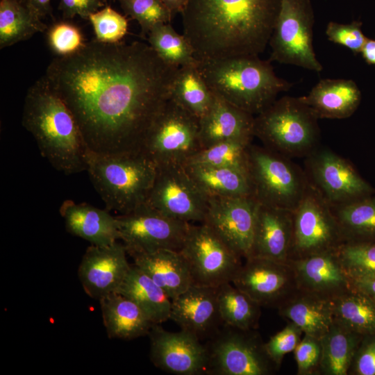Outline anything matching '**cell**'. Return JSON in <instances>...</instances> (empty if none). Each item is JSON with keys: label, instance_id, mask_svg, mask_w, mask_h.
<instances>
[{"label": "cell", "instance_id": "obj_26", "mask_svg": "<svg viewBox=\"0 0 375 375\" xmlns=\"http://www.w3.org/2000/svg\"><path fill=\"white\" fill-rule=\"evenodd\" d=\"M130 256L133 264L159 285L172 300L192 284L188 264L179 251L162 249Z\"/></svg>", "mask_w": 375, "mask_h": 375}, {"label": "cell", "instance_id": "obj_4", "mask_svg": "<svg viewBox=\"0 0 375 375\" xmlns=\"http://www.w3.org/2000/svg\"><path fill=\"white\" fill-rule=\"evenodd\" d=\"M197 67L213 94L253 115L292 85L276 75L269 60L258 56L198 61Z\"/></svg>", "mask_w": 375, "mask_h": 375}, {"label": "cell", "instance_id": "obj_42", "mask_svg": "<svg viewBox=\"0 0 375 375\" xmlns=\"http://www.w3.org/2000/svg\"><path fill=\"white\" fill-rule=\"evenodd\" d=\"M88 20L92 25L96 40L101 42H119L127 32L126 17L109 6L90 15Z\"/></svg>", "mask_w": 375, "mask_h": 375}, {"label": "cell", "instance_id": "obj_18", "mask_svg": "<svg viewBox=\"0 0 375 375\" xmlns=\"http://www.w3.org/2000/svg\"><path fill=\"white\" fill-rule=\"evenodd\" d=\"M148 335L150 358L156 367L176 375L206 374L205 344L194 335L182 329L168 331L153 324Z\"/></svg>", "mask_w": 375, "mask_h": 375}, {"label": "cell", "instance_id": "obj_23", "mask_svg": "<svg viewBox=\"0 0 375 375\" xmlns=\"http://www.w3.org/2000/svg\"><path fill=\"white\" fill-rule=\"evenodd\" d=\"M199 135L201 149L231 140L251 142L254 116L214 94L211 106L199 119Z\"/></svg>", "mask_w": 375, "mask_h": 375}, {"label": "cell", "instance_id": "obj_17", "mask_svg": "<svg viewBox=\"0 0 375 375\" xmlns=\"http://www.w3.org/2000/svg\"><path fill=\"white\" fill-rule=\"evenodd\" d=\"M258 201L253 196L208 198L203 222L240 258L251 253Z\"/></svg>", "mask_w": 375, "mask_h": 375}, {"label": "cell", "instance_id": "obj_2", "mask_svg": "<svg viewBox=\"0 0 375 375\" xmlns=\"http://www.w3.org/2000/svg\"><path fill=\"white\" fill-rule=\"evenodd\" d=\"M281 0H187L183 35L198 61L258 56L274 30Z\"/></svg>", "mask_w": 375, "mask_h": 375}, {"label": "cell", "instance_id": "obj_50", "mask_svg": "<svg viewBox=\"0 0 375 375\" xmlns=\"http://www.w3.org/2000/svg\"><path fill=\"white\" fill-rule=\"evenodd\" d=\"M31 3L42 17L47 15L52 16V8L50 0H29Z\"/></svg>", "mask_w": 375, "mask_h": 375}, {"label": "cell", "instance_id": "obj_41", "mask_svg": "<svg viewBox=\"0 0 375 375\" xmlns=\"http://www.w3.org/2000/svg\"><path fill=\"white\" fill-rule=\"evenodd\" d=\"M336 253L348 274H375V243L344 242Z\"/></svg>", "mask_w": 375, "mask_h": 375}, {"label": "cell", "instance_id": "obj_34", "mask_svg": "<svg viewBox=\"0 0 375 375\" xmlns=\"http://www.w3.org/2000/svg\"><path fill=\"white\" fill-rule=\"evenodd\" d=\"M169 99L200 119L211 106L214 94L197 65H193L178 69L170 87Z\"/></svg>", "mask_w": 375, "mask_h": 375}, {"label": "cell", "instance_id": "obj_32", "mask_svg": "<svg viewBox=\"0 0 375 375\" xmlns=\"http://www.w3.org/2000/svg\"><path fill=\"white\" fill-rule=\"evenodd\" d=\"M331 208L344 243H375V193Z\"/></svg>", "mask_w": 375, "mask_h": 375}, {"label": "cell", "instance_id": "obj_24", "mask_svg": "<svg viewBox=\"0 0 375 375\" xmlns=\"http://www.w3.org/2000/svg\"><path fill=\"white\" fill-rule=\"evenodd\" d=\"M67 231L92 245L108 246L119 240L115 216L87 203L65 200L60 207Z\"/></svg>", "mask_w": 375, "mask_h": 375}, {"label": "cell", "instance_id": "obj_30", "mask_svg": "<svg viewBox=\"0 0 375 375\" xmlns=\"http://www.w3.org/2000/svg\"><path fill=\"white\" fill-rule=\"evenodd\" d=\"M184 167L207 198L253 196L249 176L240 170L198 165Z\"/></svg>", "mask_w": 375, "mask_h": 375}, {"label": "cell", "instance_id": "obj_13", "mask_svg": "<svg viewBox=\"0 0 375 375\" xmlns=\"http://www.w3.org/2000/svg\"><path fill=\"white\" fill-rule=\"evenodd\" d=\"M115 218L119 240L128 255L162 249L179 251L191 224L168 217L147 203Z\"/></svg>", "mask_w": 375, "mask_h": 375}, {"label": "cell", "instance_id": "obj_51", "mask_svg": "<svg viewBox=\"0 0 375 375\" xmlns=\"http://www.w3.org/2000/svg\"><path fill=\"white\" fill-rule=\"evenodd\" d=\"M166 7L171 12L172 16L176 13H181L186 4L187 0H162Z\"/></svg>", "mask_w": 375, "mask_h": 375}, {"label": "cell", "instance_id": "obj_37", "mask_svg": "<svg viewBox=\"0 0 375 375\" xmlns=\"http://www.w3.org/2000/svg\"><path fill=\"white\" fill-rule=\"evenodd\" d=\"M148 36L150 47L166 63L176 67L198 64L190 42L169 23L157 24Z\"/></svg>", "mask_w": 375, "mask_h": 375}, {"label": "cell", "instance_id": "obj_38", "mask_svg": "<svg viewBox=\"0 0 375 375\" xmlns=\"http://www.w3.org/2000/svg\"><path fill=\"white\" fill-rule=\"evenodd\" d=\"M251 144V142L236 140L222 141L201 149L185 165H198L233 168L248 175L249 148Z\"/></svg>", "mask_w": 375, "mask_h": 375}, {"label": "cell", "instance_id": "obj_8", "mask_svg": "<svg viewBox=\"0 0 375 375\" xmlns=\"http://www.w3.org/2000/svg\"><path fill=\"white\" fill-rule=\"evenodd\" d=\"M204 344L207 374L272 375L280 367L268 355L256 329L223 325Z\"/></svg>", "mask_w": 375, "mask_h": 375}, {"label": "cell", "instance_id": "obj_3", "mask_svg": "<svg viewBox=\"0 0 375 375\" xmlns=\"http://www.w3.org/2000/svg\"><path fill=\"white\" fill-rule=\"evenodd\" d=\"M22 124L33 136L41 155L56 170L67 175L86 170L89 149L78 125L44 76L27 92Z\"/></svg>", "mask_w": 375, "mask_h": 375}, {"label": "cell", "instance_id": "obj_5", "mask_svg": "<svg viewBox=\"0 0 375 375\" xmlns=\"http://www.w3.org/2000/svg\"><path fill=\"white\" fill-rule=\"evenodd\" d=\"M158 166L142 151L99 153L88 150L86 170L108 210L130 212L146 203Z\"/></svg>", "mask_w": 375, "mask_h": 375}, {"label": "cell", "instance_id": "obj_7", "mask_svg": "<svg viewBox=\"0 0 375 375\" xmlns=\"http://www.w3.org/2000/svg\"><path fill=\"white\" fill-rule=\"evenodd\" d=\"M248 175L252 195L260 204L293 211L309 184L305 171L290 158L251 144Z\"/></svg>", "mask_w": 375, "mask_h": 375}, {"label": "cell", "instance_id": "obj_14", "mask_svg": "<svg viewBox=\"0 0 375 375\" xmlns=\"http://www.w3.org/2000/svg\"><path fill=\"white\" fill-rule=\"evenodd\" d=\"M306 158L305 172L310 183L331 206L375 192L349 160L333 151L317 147Z\"/></svg>", "mask_w": 375, "mask_h": 375}, {"label": "cell", "instance_id": "obj_16", "mask_svg": "<svg viewBox=\"0 0 375 375\" xmlns=\"http://www.w3.org/2000/svg\"><path fill=\"white\" fill-rule=\"evenodd\" d=\"M245 260L232 283L261 307L278 309L299 291L289 263L260 257Z\"/></svg>", "mask_w": 375, "mask_h": 375}, {"label": "cell", "instance_id": "obj_9", "mask_svg": "<svg viewBox=\"0 0 375 375\" xmlns=\"http://www.w3.org/2000/svg\"><path fill=\"white\" fill-rule=\"evenodd\" d=\"M199 119L169 99L151 125L140 151L158 167L185 166L201 149Z\"/></svg>", "mask_w": 375, "mask_h": 375}, {"label": "cell", "instance_id": "obj_52", "mask_svg": "<svg viewBox=\"0 0 375 375\" xmlns=\"http://www.w3.org/2000/svg\"><path fill=\"white\" fill-rule=\"evenodd\" d=\"M103 2H106L107 0H102Z\"/></svg>", "mask_w": 375, "mask_h": 375}, {"label": "cell", "instance_id": "obj_10", "mask_svg": "<svg viewBox=\"0 0 375 375\" xmlns=\"http://www.w3.org/2000/svg\"><path fill=\"white\" fill-rule=\"evenodd\" d=\"M314 22L310 0H281L269 41L272 49L269 60L322 71L313 49Z\"/></svg>", "mask_w": 375, "mask_h": 375}, {"label": "cell", "instance_id": "obj_28", "mask_svg": "<svg viewBox=\"0 0 375 375\" xmlns=\"http://www.w3.org/2000/svg\"><path fill=\"white\" fill-rule=\"evenodd\" d=\"M277 310L282 318L296 324L303 333L319 339L333 322L330 299L301 290Z\"/></svg>", "mask_w": 375, "mask_h": 375}, {"label": "cell", "instance_id": "obj_49", "mask_svg": "<svg viewBox=\"0 0 375 375\" xmlns=\"http://www.w3.org/2000/svg\"><path fill=\"white\" fill-rule=\"evenodd\" d=\"M360 53L368 65H375V40L367 38Z\"/></svg>", "mask_w": 375, "mask_h": 375}, {"label": "cell", "instance_id": "obj_35", "mask_svg": "<svg viewBox=\"0 0 375 375\" xmlns=\"http://www.w3.org/2000/svg\"><path fill=\"white\" fill-rule=\"evenodd\" d=\"M333 321L360 335L375 333V302L353 288L331 299Z\"/></svg>", "mask_w": 375, "mask_h": 375}, {"label": "cell", "instance_id": "obj_47", "mask_svg": "<svg viewBox=\"0 0 375 375\" xmlns=\"http://www.w3.org/2000/svg\"><path fill=\"white\" fill-rule=\"evenodd\" d=\"M104 3L102 0H60L59 9L65 19L78 15L88 19L90 15L104 6Z\"/></svg>", "mask_w": 375, "mask_h": 375}, {"label": "cell", "instance_id": "obj_15", "mask_svg": "<svg viewBox=\"0 0 375 375\" xmlns=\"http://www.w3.org/2000/svg\"><path fill=\"white\" fill-rule=\"evenodd\" d=\"M172 218L188 222H203L208 198L182 165L158 167L156 176L146 202Z\"/></svg>", "mask_w": 375, "mask_h": 375}, {"label": "cell", "instance_id": "obj_45", "mask_svg": "<svg viewBox=\"0 0 375 375\" xmlns=\"http://www.w3.org/2000/svg\"><path fill=\"white\" fill-rule=\"evenodd\" d=\"M301 329L292 322L272 336L265 343V349L271 359L280 367L284 356L294 351L301 341Z\"/></svg>", "mask_w": 375, "mask_h": 375}, {"label": "cell", "instance_id": "obj_12", "mask_svg": "<svg viewBox=\"0 0 375 375\" xmlns=\"http://www.w3.org/2000/svg\"><path fill=\"white\" fill-rule=\"evenodd\" d=\"M292 215V239L288 261L336 250L344 243L331 205L310 182Z\"/></svg>", "mask_w": 375, "mask_h": 375}, {"label": "cell", "instance_id": "obj_43", "mask_svg": "<svg viewBox=\"0 0 375 375\" xmlns=\"http://www.w3.org/2000/svg\"><path fill=\"white\" fill-rule=\"evenodd\" d=\"M361 26L362 22L358 20L349 24L330 22L326 26V35L328 40L348 48L357 55L368 38L363 34Z\"/></svg>", "mask_w": 375, "mask_h": 375}, {"label": "cell", "instance_id": "obj_36", "mask_svg": "<svg viewBox=\"0 0 375 375\" xmlns=\"http://www.w3.org/2000/svg\"><path fill=\"white\" fill-rule=\"evenodd\" d=\"M219 311L225 326L241 329H256L261 306L232 283L216 288Z\"/></svg>", "mask_w": 375, "mask_h": 375}, {"label": "cell", "instance_id": "obj_29", "mask_svg": "<svg viewBox=\"0 0 375 375\" xmlns=\"http://www.w3.org/2000/svg\"><path fill=\"white\" fill-rule=\"evenodd\" d=\"M134 301L153 324L169 319L172 299L148 275L135 265L131 267L116 292Z\"/></svg>", "mask_w": 375, "mask_h": 375}, {"label": "cell", "instance_id": "obj_48", "mask_svg": "<svg viewBox=\"0 0 375 375\" xmlns=\"http://www.w3.org/2000/svg\"><path fill=\"white\" fill-rule=\"evenodd\" d=\"M353 288L367 294L375 302V274H348Z\"/></svg>", "mask_w": 375, "mask_h": 375}, {"label": "cell", "instance_id": "obj_33", "mask_svg": "<svg viewBox=\"0 0 375 375\" xmlns=\"http://www.w3.org/2000/svg\"><path fill=\"white\" fill-rule=\"evenodd\" d=\"M362 336L333 321L320 339L322 354L319 375H348Z\"/></svg>", "mask_w": 375, "mask_h": 375}, {"label": "cell", "instance_id": "obj_22", "mask_svg": "<svg viewBox=\"0 0 375 375\" xmlns=\"http://www.w3.org/2000/svg\"><path fill=\"white\" fill-rule=\"evenodd\" d=\"M292 231V211L258 203L253 240L249 257L265 258L288 262Z\"/></svg>", "mask_w": 375, "mask_h": 375}, {"label": "cell", "instance_id": "obj_31", "mask_svg": "<svg viewBox=\"0 0 375 375\" xmlns=\"http://www.w3.org/2000/svg\"><path fill=\"white\" fill-rule=\"evenodd\" d=\"M29 0H0V47L26 40L47 26Z\"/></svg>", "mask_w": 375, "mask_h": 375}, {"label": "cell", "instance_id": "obj_40", "mask_svg": "<svg viewBox=\"0 0 375 375\" xmlns=\"http://www.w3.org/2000/svg\"><path fill=\"white\" fill-rule=\"evenodd\" d=\"M47 41L51 51L58 57L73 55L87 42L81 29L69 21H59L47 28Z\"/></svg>", "mask_w": 375, "mask_h": 375}, {"label": "cell", "instance_id": "obj_27", "mask_svg": "<svg viewBox=\"0 0 375 375\" xmlns=\"http://www.w3.org/2000/svg\"><path fill=\"white\" fill-rule=\"evenodd\" d=\"M99 301L110 338L131 340L149 335L153 323L131 299L113 292Z\"/></svg>", "mask_w": 375, "mask_h": 375}, {"label": "cell", "instance_id": "obj_11", "mask_svg": "<svg viewBox=\"0 0 375 375\" xmlns=\"http://www.w3.org/2000/svg\"><path fill=\"white\" fill-rule=\"evenodd\" d=\"M179 251L194 285L217 288L232 283L242 265V258L204 223L190 224Z\"/></svg>", "mask_w": 375, "mask_h": 375}, {"label": "cell", "instance_id": "obj_21", "mask_svg": "<svg viewBox=\"0 0 375 375\" xmlns=\"http://www.w3.org/2000/svg\"><path fill=\"white\" fill-rule=\"evenodd\" d=\"M336 250L288 262L295 273L299 290L331 300L352 288Z\"/></svg>", "mask_w": 375, "mask_h": 375}, {"label": "cell", "instance_id": "obj_44", "mask_svg": "<svg viewBox=\"0 0 375 375\" xmlns=\"http://www.w3.org/2000/svg\"><path fill=\"white\" fill-rule=\"evenodd\" d=\"M294 352L298 375H319L322 354L320 339L305 334Z\"/></svg>", "mask_w": 375, "mask_h": 375}, {"label": "cell", "instance_id": "obj_39", "mask_svg": "<svg viewBox=\"0 0 375 375\" xmlns=\"http://www.w3.org/2000/svg\"><path fill=\"white\" fill-rule=\"evenodd\" d=\"M124 13L136 20L143 37L157 24L169 23L172 15L162 0H119Z\"/></svg>", "mask_w": 375, "mask_h": 375}, {"label": "cell", "instance_id": "obj_6", "mask_svg": "<svg viewBox=\"0 0 375 375\" xmlns=\"http://www.w3.org/2000/svg\"><path fill=\"white\" fill-rule=\"evenodd\" d=\"M317 119L299 97L284 96L254 117V136L290 158L306 157L318 147Z\"/></svg>", "mask_w": 375, "mask_h": 375}, {"label": "cell", "instance_id": "obj_20", "mask_svg": "<svg viewBox=\"0 0 375 375\" xmlns=\"http://www.w3.org/2000/svg\"><path fill=\"white\" fill-rule=\"evenodd\" d=\"M169 319L201 341L208 340L224 325L216 288L192 284L172 300Z\"/></svg>", "mask_w": 375, "mask_h": 375}, {"label": "cell", "instance_id": "obj_25", "mask_svg": "<svg viewBox=\"0 0 375 375\" xmlns=\"http://www.w3.org/2000/svg\"><path fill=\"white\" fill-rule=\"evenodd\" d=\"M318 119H345L361 101V92L351 79H321L306 96L299 97Z\"/></svg>", "mask_w": 375, "mask_h": 375}, {"label": "cell", "instance_id": "obj_46", "mask_svg": "<svg viewBox=\"0 0 375 375\" xmlns=\"http://www.w3.org/2000/svg\"><path fill=\"white\" fill-rule=\"evenodd\" d=\"M348 375H375V333L362 336Z\"/></svg>", "mask_w": 375, "mask_h": 375}, {"label": "cell", "instance_id": "obj_19", "mask_svg": "<svg viewBox=\"0 0 375 375\" xmlns=\"http://www.w3.org/2000/svg\"><path fill=\"white\" fill-rule=\"evenodd\" d=\"M126 253L124 244L117 241L108 246L88 247L78 275L89 297L99 301L118 290L131 267Z\"/></svg>", "mask_w": 375, "mask_h": 375}, {"label": "cell", "instance_id": "obj_1", "mask_svg": "<svg viewBox=\"0 0 375 375\" xmlns=\"http://www.w3.org/2000/svg\"><path fill=\"white\" fill-rule=\"evenodd\" d=\"M178 68L144 43L95 39L73 55L54 58L44 77L73 114L90 150L123 153L140 151L169 99Z\"/></svg>", "mask_w": 375, "mask_h": 375}]
</instances>
